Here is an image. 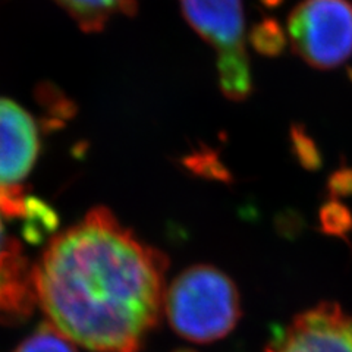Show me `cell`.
I'll return each instance as SVG.
<instances>
[{
    "label": "cell",
    "mask_w": 352,
    "mask_h": 352,
    "mask_svg": "<svg viewBox=\"0 0 352 352\" xmlns=\"http://www.w3.org/2000/svg\"><path fill=\"white\" fill-rule=\"evenodd\" d=\"M168 258L104 207L54 236L34 266L37 302L59 332L93 352H138L157 324Z\"/></svg>",
    "instance_id": "cell-1"
},
{
    "label": "cell",
    "mask_w": 352,
    "mask_h": 352,
    "mask_svg": "<svg viewBox=\"0 0 352 352\" xmlns=\"http://www.w3.org/2000/svg\"><path fill=\"white\" fill-rule=\"evenodd\" d=\"M163 310L176 333L198 344L222 339L241 316L234 282L210 266L182 272L164 292Z\"/></svg>",
    "instance_id": "cell-2"
},
{
    "label": "cell",
    "mask_w": 352,
    "mask_h": 352,
    "mask_svg": "<svg viewBox=\"0 0 352 352\" xmlns=\"http://www.w3.org/2000/svg\"><path fill=\"white\" fill-rule=\"evenodd\" d=\"M188 24L216 52L223 94L241 100L251 93L252 78L241 0H179Z\"/></svg>",
    "instance_id": "cell-3"
},
{
    "label": "cell",
    "mask_w": 352,
    "mask_h": 352,
    "mask_svg": "<svg viewBox=\"0 0 352 352\" xmlns=\"http://www.w3.org/2000/svg\"><path fill=\"white\" fill-rule=\"evenodd\" d=\"M292 50L313 68L335 69L352 56L349 0H302L288 19Z\"/></svg>",
    "instance_id": "cell-4"
},
{
    "label": "cell",
    "mask_w": 352,
    "mask_h": 352,
    "mask_svg": "<svg viewBox=\"0 0 352 352\" xmlns=\"http://www.w3.org/2000/svg\"><path fill=\"white\" fill-rule=\"evenodd\" d=\"M267 352H352V314L322 304L295 317Z\"/></svg>",
    "instance_id": "cell-5"
},
{
    "label": "cell",
    "mask_w": 352,
    "mask_h": 352,
    "mask_svg": "<svg viewBox=\"0 0 352 352\" xmlns=\"http://www.w3.org/2000/svg\"><path fill=\"white\" fill-rule=\"evenodd\" d=\"M38 153L34 119L12 100L0 98V188L21 186Z\"/></svg>",
    "instance_id": "cell-6"
},
{
    "label": "cell",
    "mask_w": 352,
    "mask_h": 352,
    "mask_svg": "<svg viewBox=\"0 0 352 352\" xmlns=\"http://www.w3.org/2000/svg\"><path fill=\"white\" fill-rule=\"evenodd\" d=\"M9 219L0 208V313L24 317L37 302L34 267H31L19 241L6 229Z\"/></svg>",
    "instance_id": "cell-7"
},
{
    "label": "cell",
    "mask_w": 352,
    "mask_h": 352,
    "mask_svg": "<svg viewBox=\"0 0 352 352\" xmlns=\"http://www.w3.org/2000/svg\"><path fill=\"white\" fill-rule=\"evenodd\" d=\"M85 32L102 31L118 16L135 14L138 0H56Z\"/></svg>",
    "instance_id": "cell-8"
},
{
    "label": "cell",
    "mask_w": 352,
    "mask_h": 352,
    "mask_svg": "<svg viewBox=\"0 0 352 352\" xmlns=\"http://www.w3.org/2000/svg\"><path fill=\"white\" fill-rule=\"evenodd\" d=\"M15 352H76V349L52 323H44Z\"/></svg>",
    "instance_id": "cell-9"
}]
</instances>
